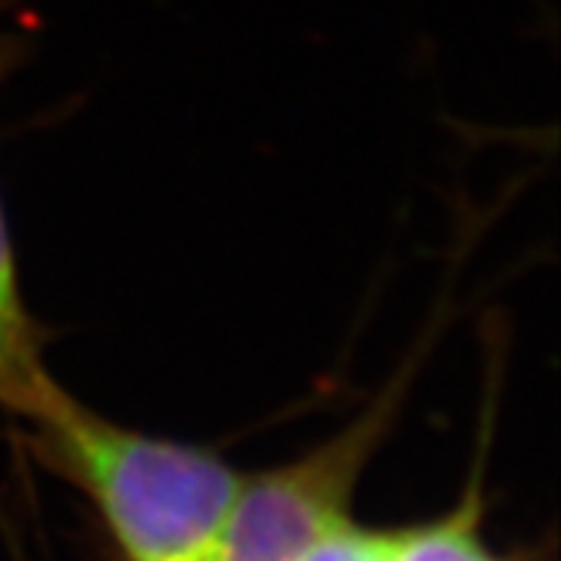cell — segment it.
Wrapping results in <instances>:
<instances>
[{
  "label": "cell",
  "instance_id": "obj_3",
  "mask_svg": "<svg viewBox=\"0 0 561 561\" xmlns=\"http://www.w3.org/2000/svg\"><path fill=\"white\" fill-rule=\"evenodd\" d=\"M54 383L41 359L38 334H16L0 324V405L25 419Z\"/></svg>",
  "mask_w": 561,
  "mask_h": 561
},
{
  "label": "cell",
  "instance_id": "obj_7",
  "mask_svg": "<svg viewBox=\"0 0 561 561\" xmlns=\"http://www.w3.org/2000/svg\"><path fill=\"white\" fill-rule=\"evenodd\" d=\"M203 561H219V556H216V552H213V556H209V559H203Z\"/></svg>",
  "mask_w": 561,
  "mask_h": 561
},
{
  "label": "cell",
  "instance_id": "obj_6",
  "mask_svg": "<svg viewBox=\"0 0 561 561\" xmlns=\"http://www.w3.org/2000/svg\"><path fill=\"white\" fill-rule=\"evenodd\" d=\"M0 324L16 334H35V324L22 302L20 268H16V253H13L3 206H0Z\"/></svg>",
  "mask_w": 561,
  "mask_h": 561
},
{
  "label": "cell",
  "instance_id": "obj_5",
  "mask_svg": "<svg viewBox=\"0 0 561 561\" xmlns=\"http://www.w3.org/2000/svg\"><path fill=\"white\" fill-rule=\"evenodd\" d=\"M415 527L402 530H365L346 524L334 537L319 542L302 561H400Z\"/></svg>",
  "mask_w": 561,
  "mask_h": 561
},
{
  "label": "cell",
  "instance_id": "obj_1",
  "mask_svg": "<svg viewBox=\"0 0 561 561\" xmlns=\"http://www.w3.org/2000/svg\"><path fill=\"white\" fill-rule=\"evenodd\" d=\"M25 421L41 456L88 493L131 561H203L219 549L243 483L221 456L103 419L60 383Z\"/></svg>",
  "mask_w": 561,
  "mask_h": 561
},
{
  "label": "cell",
  "instance_id": "obj_2",
  "mask_svg": "<svg viewBox=\"0 0 561 561\" xmlns=\"http://www.w3.org/2000/svg\"><path fill=\"white\" fill-rule=\"evenodd\" d=\"M400 405V383L371 402L331 440L300 459L247 478L221 527L219 561H302L350 522L362 471Z\"/></svg>",
  "mask_w": 561,
  "mask_h": 561
},
{
  "label": "cell",
  "instance_id": "obj_4",
  "mask_svg": "<svg viewBox=\"0 0 561 561\" xmlns=\"http://www.w3.org/2000/svg\"><path fill=\"white\" fill-rule=\"evenodd\" d=\"M400 561H496L478 540V505L465 502L456 515L415 527Z\"/></svg>",
  "mask_w": 561,
  "mask_h": 561
}]
</instances>
